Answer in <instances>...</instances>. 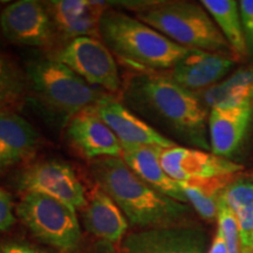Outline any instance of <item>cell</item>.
<instances>
[{
	"mask_svg": "<svg viewBox=\"0 0 253 253\" xmlns=\"http://www.w3.org/2000/svg\"><path fill=\"white\" fill-rule=\"evenodd\" d=\"M54 59L77 73L91 87L103 88L109 94L122 89L113 53L97 38L81 37L68 41Z\"/></svg>",
	"mask_w": 253,
	"mask_h": 253,
	"instance_id": "cell-7",
	"label": "cell"
},
{
	"mask_svg": "<svg viewBox=\"0 0 253 253\" xmlns=\"http://www.w3.org/2000/svg\"><path fill=\"white\" fill-rule=\"evenodd\" d=\"M18 217L38 240L65 253L80 248L82 233L72 205L37 192H26L17 207Z\"/></svg>",
	"mask_w": 253,
	"mask_h": 253,
	"instance_id": "cell-6",
	"label": "cell"
},
{
	"mask_svg": "<svg viewBox=\"0 0 253 253\" xmlns=\"http://www.w3.org/2000/svg\"><path fill=\"white\" fill-rule=\"evenodd\" d=\"M208 235L201 226L185 225L137 230L121 242L120 253H208Z\"/></svg>",
	"mask_w": 253,
	"mask_h": 253,
	"instance_id": "cell-10",
	"label": "cell"
},
{
	"mask_svg": "<svg viewBox=\"0 0 253 253\" xmlns=\"http://www.w3.org/2000/svg\"><path fill=\"white\" fill-rule=\"evenodd\" d=\"M0 253H50L24 242H8L0 245Z\"/></svg>",
	"mask_w": 253,
	"mask_h": 253,
	"instance_id": "cell-28",
	"label": "cell"
},
{
	"mask_svg": "<svg viewBox=\"0 0 253 253\" xmlns=\"http://www.w3.org/2000/svg\"><path fill=\"white\" fill-rule=\"evenodd\" d=\"M56 34L73 40L81 37L100 38V21L108 9L107 2L88 0H58L45 2Z\"/></svg>",
	"mask_w": 253,
	"mask_h": 253,
	"instance_id": "cell-14",
	"label": "cell"
},
{
	"mask_svg": "<svg viewBox=\"0 0 253 253\" xmlns=\"http://www.w3.org/2000/svg\"><path fill=\"white\" fill-rule=\"evenodd\" d=\"M251 253H253V240H252V249H251Z\"/></svg>",
	"mask_w": 253,
	"mask_h": 253,
	"instance_id": "cell-32",
	"label": "cell"
},
{
	"mask_svg": "<svg viewBox=\"0 0 253 253\" xmlns=\"http://www.w3.org/2000/svg\"><path fill=\"white\" fill-rule=\"evenodd\" d=\"M196 95L209 112L212 108L253 106V65L239 68L219 84Z\"/></svg>",
	"mask_w": 253,
	"mask_h": 253,
	"instance_id": "cell-20",
	"label": "cell"
},
{
	"mask_svg": "<svg viewBox=\"0 0 253 253\" xmlns=\"http://www.w3.org/2000/svg\"><path fill=\"white\" fill-rule=\"evenodd\" d=\"M13 203L11 196L5 190L0 189V231H6L14 224Z\"/></svg>",
	"mask_w": 253,
	"mask_h": 253,
	"instance_id": "cell-27",
	"label": "cell"
},
{
	"mask_svg": "<svg viewBox=\"0 0 253 253\" xmlns=\"http://www.w3.org/2000/svg\"><path fill=\"white\" fill-rule=\"evenodd\" d=\"M67 138L82 156L89 160L122 157V145L93 107L69 119Z\"/></svg>",
	"mask_w": 253,
	"mask_h": 253,
	"instance_id": "cell-13",
	"label": "cell"
},
{
	"mask_svg": "<svg viewBox=\"0 0 253 253\" xmlns=\"http://www.w3.org/2000/svg\"><path fill=\"white\" fill-rule=\"evenodd\" d=\"M39 134L15 113H0V171L25 162L39 145Z\"/></svg>",
	"mask_w": 253,
	"mask_h": 253,
	"instance_id": "cell-19",
	"label": "cell"
},
{
	"mask_svg": "<svg viewBox=\"0 0 253 253\" xmlns=\"http://www.w3.org/2000/svg\"><path fill=\"white\" fill-rule=\"evenodd\" d=\"M82 221L95 238L114 245L122 242L129 226L121 209L97 184L87 196V204L82 209Z\"/></svg>",
	"mask_w": 253,
	"mask_h": 253,
	"instance_id": "cell-17",
	"label": "cell"
},
{
	"mask_svg": "<svg viewBox=\"0 0 253 253\" xmlns=\"http://www.w3.org/2000/svg\"><path fill=\"white\" fill-rule=\"evenodd\" d=\"M163 148L156 145H122V160L142 181L157 191L181 203L188 204L178 182L164 171L161 164Z\"/></svg>",
	"mask_w": 253,
	"mask_h": 253,
	"instance_id": "cell-18",
	"label": "cell"
},
{
	"mask_svg": "<svg viewBox=\"0 0 253 253\" xmlns=\"http://www.w3.org/2000/svg\"><path fill=\"white\" fill-rule=\"evenodd\" d=\"M238 6L249 53H253V0H242Z\"/></svg>",
	"mask_w": 253,
	"mask_h": 253,
	"instance_id": "cell-26",
	"label": "cell"
},
{
	"mask_svg": "<svg viewBox=\"0 0 253 253\" xmlns=\"http://www.w3.org/2000/svg\"><path fill=\"white\" fill-rule=\"evenodd\" d=\"M218 229L220 230L223 238L225 240L227 253H240V237L239 227L237 223L235 213L224 201L221 196L219 204H218L217 212Z\"/></svg>",
	"mask_w": 253,
	"mask_h": 253,
	"instance_id": "cell-25",
	"label": "cell"
},
{
	"mask_svg": "<svg viewBox=\"0 0 253 253\" xmlns=\"http://www.w3.org/2000/svg\"><path fill=\"white\" fill-rule=\"evenodd\" d=\"M23 102V99L15 96L4 87L0 86V113H14L13 109L18 108Z\"/></svg>",
	"mask_w": 253,
	"mask_h": 253,
	"instance_id": "cell-29",
	"label": "cell"
},
{
	"mask_svg": "<svg viewBox=\"0 0 253 253\" xmlns=\"http://www.w3.org/2000/svg\"><path fill=\"white\" fill-rule=\"evenodd\" d=\"M137 19L186 48L233 56L211 15L198 2H155L138 11Z\"/></svg>",
	"mask_w": 253,
	"mask_h": 253,
	"instance_id": "cell-4",
	"label": "cell"
},
{
	"mask_svg": "<svg viewBox=\"0 0 253 253\" xmlns=\"http://www.w3.org/2000/svg\"><path fill=\"white\" fill-rule=\"evenodd\" d=\"M121 102L142 120L169 129L186 143L210 149L207 140L209 110L192 93L168 74L137 71L126 79Z\"/></svg>",
	"mask_w": 253,
	"mask_h": 253,
	"instance_id": "cell-1",
	"label": "cell"
},
{
	"mask_svg": "<svg viewBox=\"0 0 253 253\" xmlns=\"http://www.w3.org/2000/svg\"><path fill=\"white\" fill-rule=\"evenodd\" d=\"M79 253H120V250H116L114 244L97 239V242L91 244L89 248Z\"/></svg>",
	"mask_w": 253,
	"mask_h": 253,
	"instance_id": "cell-30",
	"label": "cell"
},
{
	"mask_svg": "<svg viewBox=\"0 0 253 253\" xmlns=\"http://www.w3.org/2000/svg\"><path fill=\"white\" fill-rule=\"evenodd\" d=\"M208 253H227L225 240L223 238L220 230L217 227L216 235L213 237L212 243H211L210 249L208 250Z\"/></svg>",
	"mask_w": 253,
	"mask_h": 253,
	"instance_id": "cell-31",
	"label": "cell"
},
{
	"mask_svg": "<svg viewBox=\"0 0 253 253\" xmlns=\"http://www.w3.org/2000/svg\"><path fill=\"white\" fill-rule=\"evenodd\" d=\"M14 184L24 194L47 195L80 210L87 204L86 189L77 172L61 161H40L24 168L15 177Z\"/></svg>",
	"mask_w": 253,
	"mask_h": 253,
	"instance_id": "cell-8",
	"label": "cell"
},
{
	"mask_svg": "<svg viewBox=\"0 0 253 253\" xmlns=\"http://www.w3.org/2000/svg\"><path fill=\"white\" fill-rule=\"evenodd\" d=\"M252 115L253 106L211 109L208 119L211 153L230 160L244 141Z\"/></svg>",
	"mask_w": 253,
	"mask_h": 253,
	"instance_id": "cell-16",
	"label": "cell"
},
{
	"mask_svg": "<svg viewBox=\"0 0 253 253\" xmlns=\"http://www.w3.org/2000/svg\"><path fill=\"white\" fill-rule=\"evenodd\" d=\"M95 183L118 204L126 220L138 230L191 224L192 208L147 184L122 158L103 157L91 161Z\"/></svg>",
	"mask_w": 253,
	"mask_h": 253,
	"instance_id": "cell-2",
	"label": "cell"
},
{
	"mask_svg": "<svg viewBox=\"0 0 253 253\" xmlns=\"http://www.w3.org/2000/svg\"><path fill=\"white\" fill-rule=\"evenodd\" d=\"M201 4L211 15L224 39L229 43L236 60L249 55V48L243 30L238 1L235 0H203Z\"/></svg>",
	"mask_w": 253,
	"mask_h": 253,
	"instance_id": "cell-21",
	"label": "cell"
},
{
	"mask_svg": "<svg viewBox=\"0 0 253 253\" xmlns=\"http://www.w3.org/2000/svg\"><path fill=\"white\" fill-rule=\"evenodd\" d=\"M100 38L114 55L135 71L171 69L192 50L143 21L109 8L101 18Z\"/></svg>",
	"mask_w": 253,
	"mask_h": 253,
	"instance_id": "cell-3",
	"label": "cell"
},
{
	"mask_svg": "<svg viewBox=\"0 0 253 253\" xmlns=\"http://www.w3.org/2000/svg\"><path fill=\"white\" fill-rule=\"evenodd\" d=\"M160 160L164 171L176 182L239 175L244 169V167L229 158L217 156L205 150L191 149L179 145L163 149Z\"/></svg>",
	"mask_w": 253,
	"mask_h": 253,
	"instance_id": "cell-11",
	"label": "cell"
},
{
	"mask_svg": "<svg viewBox=\"0 0 253 253\" xmlns=\"http://www.w3.org/2000/svg\"><path fill=\"white\" fill-rule=\"evenodd\" d=\"M93 108L119 138L121 145H156L163 149L177 145L172 140L161 134L149 123L126 108L112 94Z\"/></svg>",
	"mask_w": 253,
	"mask_h": 253,
	"instance_id": "cell-12",
	"label": "cell"
},
{
	"mask_svg": "<svg viewBox=\"0 0 253 253\" xmlns=\"http://www.w3.org/2000/svg\"><path fill=\"white\" fill-rule=\"evenodd\" d=\"M235 62L233 56L192 49L168 75L181 87L199 93L223 81Z\"/></svg>",
	"mask_w": 253,
	"mask_h": 253,
	"instance_id": "cell-15",
	"label": "cell"
},
{
	"mask_svg": "<svg viewBox=\"0 0 253 253\" xmlns=\"http://www.w3.org/2000/svg\"><path fill=\"white\" fill-rule=\"evenodd\" d=\"M0 28L6 39L23 46L45 48L54 43L55 27L45 2L19 0L2 9Z\"/></svg>",
	"mask_w": 253,
	"mask_h": 253,
	"instance_id": "cell-9",
	"label": "cell"
},
{
	"mask_svg": "<svg viewBox=\"0 0 253 253\" xmlns=\"http://www.w3.org/2000/svg\"><path fill=\"white\" fill-rule=\"evenodd\" d=\"M238 178V175L218 176L208 179L178 182L188 204L205 220L217 218L218 204L227 186Z\"/></svg>",
	"mask_w": 253,
	"mask_h": 253,
	"instance_id": "cell-22",
	"label": "cell"
},
{
	"mask_svg": "<svg viewBox=\"0 0 253 253\" xmlns=\"http://www.w3.org/2000/svg\"><path fill=\"white\" fill-rule=\"evenodd\" d=\"M28 89L41 104L69 119L96 106L110 94L91 87L71 68L53 58L30 60L25 66Z\"/></svg>",
	"mask_w": 253,
	"mask_h": 253,
	"instance_id": "cell-5",
	"label": "cell"
},
{
	"mask_svg": "<svg viewBox=\"0 0 253 253\" xmlns=\"http://www.w3.org/2000/svg\"><path fill=\"white\" fill-rule=\"evenodd\" d=\"M223 198L235 213L238 223L240 253H251L253 240V181L237 178L227 186Z\"/></svg>",
	"mask_w": 253,
	"mask_h": 253,
	"instance_id": "cell-23",
	"label": "cell"
},
{
	"mask_svg": "<svg viewBox=\"0 0 253 253\" xmlns=\"http://www.w3.org/2000/svg\"><path fill=\"white\" fill-rule=\"evenodd\" d=\"M0 86L23 100L28 89L25 69H21L13 59L1 52H0Z\"/></svg>",
	"mask_w": 253,
	"mask_h": 253,
	"instance_id": "cell-24",
	"label": "cell"
}]
</instances>
